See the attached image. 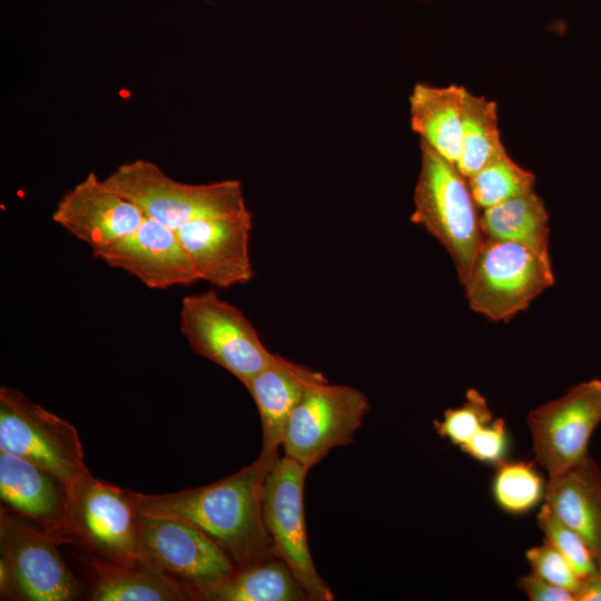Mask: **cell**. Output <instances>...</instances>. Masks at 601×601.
<instances>
[{
    "label": "cell",
    "instance_id": "obj_1",
    "mask_svg": "<svg viewBox=\"0 0 601 601\" xmlns=\"http://www.w3.org/2000/svg\"><path fill=\"white\" fill-rule=\"evenodd\" d=\"M278 457V451H260L249 465L199 487L165 494L130 493L139 513L197 528L239 566L273 553L263 518V492Z\"/></svg>",
    "mask_w": 601,
    "mask_h": 601
},
{
    "label": "cell",
    "instance_id": "obj_2",
    "mask_svg": "<svg viewBox=\"0 0 601 601\" xmlns=\"http://www.w3.org/2000/svg\"><path fill=\"white\" fill-rule=\"evenodd\" d=\"M421 169L411 221L422 226L449 253L461 284L484 238L481 213L467 178L457 166L420 139Z\"/></svg>",
    "mask_w": 601,
    "mask_h": 601
},
{
    "label": "cell",
    "instance_id": "obj_3",
    "mask_svg": "<svg viewBox=\"0 0 601 601\" xmlns=\"http://www.w3.org/2000/svg\"><path fill=\"white\" fill-rule=\"evenodd\" d=\"M102 183L135 204L147 218L174 230L197 218L247 210L239 180L181 183L142 158L119 165Z\"/></svg>",
    "mask_w": 601,
    "mask_h": 601
},
{
    "label": "cell",
    "instance_id": "obj_4",
    "mask_svg": "<svg viewBox=\"0 0 601 601\" xmlns=\"http://www.w3.org/2000/svg\"><path fill=\"white\" fill-rule=\"evenodd\" d=\"M553 284L551 257L520 243L484 237L462 285L473 312L506 322Z\"/></svg>",
    "mask_w": 601,
    "mask_h": 601
},
{
    "label": "cell",
    "instance_id": "obj_5",
    "mask_svg": "<svg viewBox=\"0 0 601 601\" xmlns=\"http://www.w3.org/2000/svg\"><path fill=\"white\" fill-rule=\"evenodd\" d=\"M0 451L50 473L67 493L91 475L77 428L8 386L0 387Z\"/></svg>",
    "mask_w": 601,
    "mask_h": 601
},
{
    "label": "cell",
    "instance_id": "obj_6",
    "mask_svg": "<svg viewBox=\"0 0 601 601\" xmlns=\"http://www.w3.org/2000/svg\"><path fill=\"white\" fill-rule=\"evenodd\" d=\"M179 328L196 354L221 366L244 385L280 357L265 347L238 307L211 289L183 298Z\"/></svg>",
    "mask_w": 601,
    "mask_h": 601
},
{
    "label": "cell",
    "instance_id": "obj_7",
    "mask_svg": "<svg viewBox=\"0 0 601 601\" xmlns=\"http://www.w3.org/2000/svg\"><path fill=\"white\" fill-rule=\"evenodd\" d=\"M61 543L73 544L91 556L117 564L140 562L139 512L129 489L91 475L68 493Z\"/></svg>",
    "mask_w": 601,
    "mask_h": 601
},
{
    "label": "cell",
    "instance_id": "obj_8",
    "mask_svg": "<svg viewBox=\"0 0 601 601\" xmlns=\"http://www.w3.org/2000/svg\"><path fill=\"white\" fill-rule=\"evenodd\" d=\"M52 536L6 508L0 513V595L2 600L71 601L81 585Z\"/></svg>",
    "mask_w": 601,
    "mask_h": 601
},
{
    "label": "cell",
    "instance_id": "obj_9",
    "mask_svg": "<svg viewBox=\"0 0 601 601\" xmlns=\"http://www.w3.org/2000/svg\"><path fill=\"white\" fill-rule=\"evenodd\" d=\"M370 410L367 396L353 386L312 384L289 417L284 455L309 470L332 449L351 444Z\"/></svg>",
    "mask_w": 601,
    "mask_h": 601
},
{
    "label": "cell",
    "instance_id": "obj_10",
    "mask_svg": "<svg viewBox=\"0 0 601 601\" xmlns=\"http://www.w3.org/2000/svg\"><path fill=\"white\" fill-rule=\"evenodd\" d=\"M309 470L283 455L269 471L263 492V518L272 552L289 566L311 601H333L334 593L313 562L304 512Z\"/></svg>",
    "mask_w": 601,
    "mask_h": 601
},
{
    "label": "cell",
    "instance_id": "obj_11",
    "mask_svg": "<svg viewBox=\"0 0 601 601\" xmlns=\"http://www.w3.org/2000/svg\"><path fill=\"white\" fill-rule=\"evenodd\" d=\"M138 534L140 561L190 587L201 600L236 569L213 540L184 521L139 513Z\"/></svg>",
    "mask_w": 601,
    "mask_h": 601
},
{
    "label": "cell",
    "instance_id": "obj_12",
    "mask_svg": "<svg viewBox=\"0 0 601 601\" xmlns=\"http://www.w3.org/2000/svg\"><path fill=\"white\" fill-rule=\"evenodd\" d=\"M536 461L558 475L584 460L590 439L601 423V380L572 386L526 417Z\"/></svg>",
    "mask_w": 601,
    "mask_h": 601
},
{
    "label": "cell",
    "instance_id": "obj_13",
    "mask_svg": "<svg viewBox=\"0 0 601 601\" xmlns=\"http://www.w3.org/2000/svg\"><path fill=\"white\" fill-rule=\"evenodd\" d=\"M253 215L242 213L197 218L176 231L200 280L217 287L247 283L254 276L249 257Z\"/></svg>",
    "mask_w": 601,
    "mask_h": 601
},
{
    "label": "cell",
    "instance_id": "obj_14",
    "mask_svg": "<svg viewBox=\"0 0 601 601\" xmlns=\"http://www.w3.org/2000/svg\"><path fill=\"white\" fill-rule=\"evenodd\" d=\"M51 218L93 253L130 235L146 216L91 171L62 195Z\"/></svg>",
    "mask_w": 601,
    "mask_h": 601
},
{
    "label": "cell",
    "instance_id": "obj_15",
    "mask_svg": "<svg viewBox=\"0 0 601 601\" xmlns=\"http://www.w3.org/2000/svg\"><path fill=\"white\" fill-rule=\"evenodd\" d=\"M92 256L152 289L189 286L200 280L176 231L147 217L130 235Z\"/></svg>",
    "mask_w": 601,
    "mask_h": 601
},
{
    "label": "cell",
    "instance_id": "obj_16",
    "mask_svg": "<svg viewBox=\"0 0 601 601\" xmlns=\"http://www.w3.org/2000/svg\"><path fill=\"white\" fill-rule=\"evenodd\" d=\"M0 497L10 512L33 522L61 543L68 495L50 473L24 459L0 451Z\"/></svg>",
    "mask_w": 601,
    "mask_h": 601
},
{
    "label": "cell",
    "instance_id": "obj_17",
    "mask_svg": "<svg viewBox=\"0 0 601 601\" xmlns=\"http://www.w3.org/2000/svg\"><path fill=\"white\" fill-rule=\"evenodd\" d=\"M545 504L575 531L601 564V467L588 455L566 471L550 476Z\"/></svg>",
    "mask_w": 601,
    "mask_h": 601
},
{
    "label": "cell",
    "instance_id": "obj_18",
    "mask_svg": "<svg viewBox=\"0 0 601 601\" xmlns=\"http://www.w3.org/2000/svg\"><path fill=\"white\" fill-rule=\"evenodd\" d=\"M326 381L322 373L284 357L253 377L245 387L250 393L262 423V451H278L289 417L312 384Z\"/></svg>",
    "mask_w": 601,
    "mask_h": 601
},
{
    "label": "cell",
    "instance_id": "obj_19",
    "mask_svg": "<svg viewBox=\"0 0 601 601\" xmlns=\"http://www.w3.org/2000/svg\"><path fill=\"white\" fill-rule=\"evenodd\" d=\"M91 579L88 600L92 601H186L201 600L190 587L161 571L138 562L122 565L90 556L82 560Z\"/></svg>",
    "mask_w": 601,
    "mask_h": 601
},
{
    "label": "cell",
    "instance_id": "obj_20",
    "mask_svg": "<svg viewBox=\"0 0 601 601\" xmlns=\"http://www.w3.org/2000/svg\"><path fill=\"white\" fill-rule=\"evenodd\" d=\"M463 90L457 85L416 83L408 98L413 131L455 165L461 155Z\"/></svg>",
    "mask_w": 601,
    "mask_h": 601
},
{
    "label": "cell",
    "instance_id": "obj_21",
    "mask_svg": "<svg viewBox=\"0 0 601 601\" xmlns=\"http://www.w3.org/2000/svg\"><path fill=\"white\" fill-rule=\"evenodd\" d=\"M206 600L311 601L286 562L273 553L236 566Z\"/></svg>",
    "mask_w": 601,
    "mask_h": 601
},
{
    "label": "cell",
    "instance_id": "obj_22",
    "mask_svg": "<svg viewBox=\"0 0 601 601\" xmlns=\"http://www.w3.org/2000/svg\"><path fill=\"white\" fill-rule=\"evenodd\" d=\"M481 228L484 237L520 243L550 257L549 213L534 190L483 209Z\"/></svg>",
    "mask_w": 601,
    "mask_h": 601
},
{
    "label": "cell",
    "instance_id": "obj_23",
    "mask_svg": "<svg viewBox=\"0 0 601 601\" xmlns=\"http://www.w3.org/2000/svg\"><path fill=\"white\" fill-rule=\"evenodd\" d=\"M504 148L493 100L463 90L461 155L459 170L470 178Z\"/></svg>",
    "mask_w": 601,
    "mask_h": 601
},
{
    "label": "cell",
    "instance_id": "obj_24",
    "mask_svg": "<svg viewBox=\"0 0 601 601\" xmlns=\"http://www.w3.org/2000/svg\"><path fill=\"white\" fill-rule=\"evenodd\" d=\"M467 180L476 205L483 210L533 191L535 176L518 165L503 148Z\"/></svg>",
    "mask_w": 601,
    "mask_h": 601
},
{
    "label": "cell",
    "instance_id": "obj_25",
    "mask_svg": "<svg viewBox=\"0 0 601 601\" xmlns=\"http://www.w3.org/2000/svg\"><path fill=\"white\" fill-rule=\"evenodd\" d=\"M497 504L511 513H522L534 506L543 495V482L531 464H503L494 480Z\"/></svg>",
    "mask_w": 601,
    "mask_h": 601
},
{
    "label": "cell",
    "instance_id": "obj_26",
    "mask_svg": "<svg viewBox=\"0 0 601 601\" xmlns=\"http://www.w3.org/2000/svg\"><path fill=\"white\" fill-rule=\"evenodd\" d=\"M536 519L546 541L568 560L581 580L600 565L584 540L558 519L548 504H543Z\"/></svg>",
    "mask_w": 601,
    "mask_h": 601
},
{
    "label": "cell",
    "instance_id": "obj_27",
    "mask_svg": "<svg viewBox=\"0 0 601 601\" xmlns=\"http://www.w3.org/2000/svg\"><path fill=\"white\" fill-rule=\"evenodd\" d=\"M465 398L461 407L447 408L443 420L434 421L437 434L460 447L493 421L487 402L479 391L470 388Z\"/></svg>",
    "mask_w": 601,
    "mask_h": 601
},
{
    "label": "cell",
    "instance_id": "obj_28",
    "mask_svg": "<svg viewBox=\"0 0 601 601\" xmlns=\"http://www.w3.org/2000/svg\"><path fill=\"white\" fill-rule=\"evenodd\" d=\"M525 558L534 573L575 594L581 579L568 560L546 540L542 545L529 549Z\"/></svg>",
    "mask_w": 601,
    "mask_h": 601
},
{
    "label": "cell",
    "instance_id": "obj_29",
    "mask_svg": "<svg viewBox=\"0 0 601 601\" xmlns=\"http://www.w3.org/2000/svg\"><path fill=\"white\" fill-rule=\"evenodd\" d=\"M506 446L505 423L501 418L484 425L461 449L470 456L487 463L501 461Z\"/></svg>",
    "mask_w": 601,
    "mask_h": 601
},
{
    "label": "cell",
    "instance_id": "obj_30",
    "mask_svg": "<svg viewBox=\"0 0 601 601\" xmlns=\"http://www.w3.org/2000/svg\"><path fill=\"white\" fill-rule=\"evenodd\" d=\"M531 601H577L573 591L556 585L533 571L518 581Z\"/></svg>",
    "mask_w": 601,
    "mask_h": 601
},
{
    "label": "cell",
    "instance_id": "obj_31",
    "mask_svg": "<svg viewBox=\"0 0 601 601\" xmlns=\"http://www.w3.org/2000/svg\"><path fill=\"white\" fill-rule=\"evenodd\" d=\"M575 599L577 601H601V564L581 580Z\"/></svg>",
    "mask_w": 601,
    "mask_h": 601
}]
</instances>
